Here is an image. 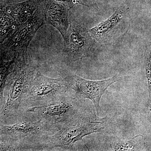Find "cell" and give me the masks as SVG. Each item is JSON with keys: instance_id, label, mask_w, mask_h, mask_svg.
Here are the masks:
<instances>
[{"instance_id": "1", "label": "cell", "mask_w": 151, "mask_h": 151, "mask_svg": "<svg viewBox=\"0 0 151 151\" xmlns=\"http://www.w3.org/2000/svg\"><path fill=\"white\" fill-rule=\"evenodd\" d=\"M73 124L58 135V145L72 149L74 143L84 137L97 132H111V121L108 117H100L92 109L85 107L74 119Z\"/></svg>"}, {"instance_id": "2", "label": "cell", "mask_w": 151, "mask_h": 151, "mask_svg": "<svg viewBox=\"0 0 151 151\" xmlns=\"http://www.w3.org/2000/svg\"><path fill=\"white\" fill-rule=\"evenodd\" d=\"M130 23L129 9L122 6L107 20L87 30L97 43L103 45H111L126 35L129 29Z\"/></svg>"}, {"instance_id": "3", "label": "cell", "mask_w": 151, "mask_h": 151, "mask_svg": "<svg viewBox=\"0 0 151 151\" xmlns=\"http://www.w3.org/2000/svg\"><path fill=\"white\" fill-rule=\"evenodd\" d=\"M45 24L42 12L39 6L27 21L17 28L12 34L0 45L3 54H13L14 57H16L18 55L27 53L36 32Z\"/></svg>"}, {"instance_id": "4", "label": "cell", "mask_w": 151, "mask_h": 151, "mask_svg": "<svg viewBox=\"0 0 151 151\" xmlns=\"http://www.w3.org/2000/svg\"><path fill=\"white\" fill-rule=\"evenodd\" d=\"M63 39V51L72 61L92 56L94 53L97 42L84 25L76 22L70 24Z\"/></svg>"}, {"instance_id": "5", "label": "cell", "mask_w": 151, "mask_h": 151, "mask_svg": "<svg viewBox=\"0 0 151 151\" xmlns=\"http://www.w3.org/2000/svg\"><path fill=\"white\" fill-rule=\"evenodd\" d=\"M65 81L75 91L78 99L84 100L89 99L93 103L97 115L101 111L100 102L101 97L108 87L119 81V76L116 74L114 76L100 81L86 80L77 75L67 76Z\"/></svg>"}, {"instance_id": "6", "label": "cell", "mask_w": 151, "mask_h": 151, "mask_svg": "<svg viewBox=\"0 0 151 151\" xmlns=\"http://www.w3.org/2000/svg\"><path fill=\"white\" fill-rule=\"evenodd\" d=\"M39 6L45 24L56 28L63 38L70 25L68 11L73 6L54 0H41Z\"/></svg>"}, {"instance_id": "7", "label": "cell", "mask_w": 151, "mask_h": 151, "mask_svg": "<svg viewBox=\"0 0 151 151\" xmlns=\"http://www.w3.org/2000/svg\"><path fill=\"white\" fill-rule=\"evenodd\" d=\"M41 0H27L17 4H7L6 9L19 27L27 21L38 8Z\"/></svg>"}, {"instance_id": "8", "label": "cell", "mask_w": 151, "mask_h": 151, "mask_svg": "<svg viewBox=\"0 0 151 151\" xmlns=\"http://www.w3.org/2000/svg\"><path fill=\"white\" fill-rule=\"evenodd\" d=\"M110 150H146L145 138L142 135H137L129 139H124L118 137H111Z\"/></svg>"}, {"instance_id": "9", "label": "cell", "mask_w": 151, "mask_h": 151, "mask_svg": "<svg viewBox=\"0 0 151 151\" xmlns=\"http://www.w3.org/2000/svg\"><path fill=\"white\" fill-rule=\"evenodd\" d=\"M7 4L0 9V45L10 36L19 27L16 22L7 12Z\"/></svg>"}, {"instance_id": "10", "label": "cell", "mask_w": 151, "mask_h": 151, "mask_svg": "<svg viewBox=\"0 0 151 151\" xmlns=\"http://www.w3.org/2000/svg\"><path fill=\"white\" fill-rule=\"evenodd\" d=\"M143 59H144V65L145 70L146 76L147 81L148 88V98L147 102V105L151 107V55L150 47L145 50L143 53Z\"/></svg>"}, {"instance_id": "11", "label": "cell", "mask_w": 151, "mask_h": 151, "mask_svg": "<svg viewBox=\"0 0 151 151\" xmlns=\"http://www.w3.org/2000/svg\"><path fill=\"white\" fill-rule=\"evenodd\" d=\"M78 1L79 4L82 5L96 10H98L99 9L96 0H78Z\"/></svg>"}, {"instance_id": "12", "label": "cell", "mask_w": 151, "mask_h": 151, "mask_svg": "<svg viewBox=\"0 0 151 151\" xmlns=\"http://www.w3.org/2000/svg\"><path fill=\"white\" fill-rule=\"evenodd\" d=\"M56 1L59 2L64 4H67L69 5L74 6L76 4H79L78 0H54Z\"/></svg>"}, {"instance_id": "13", "label": "cell", "mask_w": 151, "mask_h": 151, "mask_svg": "<svg viewBox=\"0 0 151 151\" xmlns=\"http://www.w3.org/2000/svg\"><path fill=\"white\" fill-rule=\"evenodd\" d=\"M7 4V0H0V9Z\"/></svg>"}]
</instances>
